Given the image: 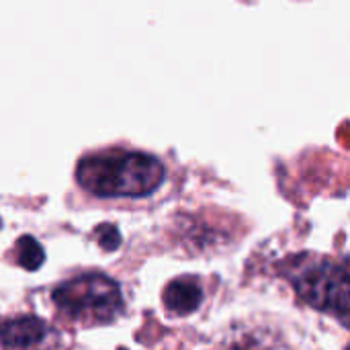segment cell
Returning <instances> with one entry per match:
<instances>
[{
    "mask_svg": "<svg viewBox=\"0 0 350 350\" xmlns=\"http://www.w3.org/2000/svg\"><path fill=\"white\" fill-rule=\"evenodd\" d=\"M164 164L142 152H105L86 156L78 162V185L105 199L148 197L164 183Z\"/></svg>",
    "mask_w": 350,
    "mask_h": 350,
    "instance_id": "6da1fadb",
    "label": "cell"
},
{
    "mask_svg": "<svg viewBox=\"0 0 350 350\" xmlns=\"http://www.w3.org/2000/svg\"><path fill=\"white\" fill-rule=\"evenodd\" d=\"M53 304L76 324L103 326L117 320L123 310V295L117 281L90 273L70 279L53 289Z\"/></svg>",
    "mask_w": 350,
    "mask_h": 350,
    "instance_id": "7a4b0ae2",
    "label": "cell"
},
{
    "mask_svg": "<svg viewBox=\"0 0 350 350\" xmlns=\"http://www.w3.org/2000/svg\"><path fill=\"white\" fill-rule=\"evenodd\" d=\"M291 283L304 304L310 308L334 314L347 320L350 310L349 271L345 262L322 258L320 262L306 265L291 277Z\"/></svg>",
    "mask_w": 350,
    "mask_h": 350,
    "instance_id": "3957f363",
    "label": "cell"
},
{
    "mask_svg": "<svg viewBox=\"0 0 350 350\" xmlns=\"http://www.w3.org/2000/svg\"><path fill=\"white\" fill-rule=\"evenodd\" d=\"M47 336V324L35 316H23L0 324V345L6 349H33Z\"/></svg>",
    "mask_w": 350,
    "mask_h": 350,
    "instance_id": "277c9868",
    "label": "cell"
},
{
    "mask_svg": "<svg viewBox=\"0 0 350 350\" xmlns=\"http://www.w3.org/2000/svg\"><path fill=\"white\" fill-rule=\"evenodd\" d=\"M203 301L201 287L191 279H176L166 285L164 289V306L174 316H185L195 312Z\"/></svg>",
    "mask_w": 350,
    "mask_h": 350,
    "instance_id": "5b68a950",
    "label": "cell"
},
{
    "mask_svg": "<svg viewBox=\"0 0 350 350\" xmlns=\"http://www.w3.org/2000/svg\"><path fill=\"white\" fill-rule=\"evenodd\" d=\"M16 262L25 271H37L45 262V250L33 236H23L16 242Z\"/></svg>",
    "mask_w": 350,
    "mask_h": 350,
    "instance_id": "8992f818",
    "label": "cell"
},
{
    "mask_svg": "<svg viewBox=\"0 0 350 350\" xmlns=\"http://www.w3.org/2000/svg\"><path fill=\"white\" fill-rule=\"evenodd\" d=\"M96 238H98V244L100 248H105L107 252H115L121 244V234L115 226L107 224V226H100L96 230Z\"/></svg>",
    "mask_w": 350,
    "mask_h": 350,
    "instance_id": "52a82bcc",
    "label": "cell"
}]
</instances>
